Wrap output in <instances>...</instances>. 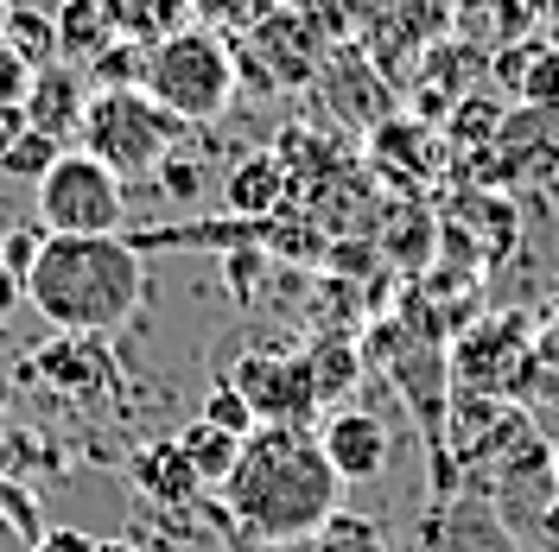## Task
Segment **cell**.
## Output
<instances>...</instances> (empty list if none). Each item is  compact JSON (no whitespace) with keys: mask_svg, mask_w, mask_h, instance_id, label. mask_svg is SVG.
Masks as SVG:
<instances>
[{"mask_svg":"<svg viewBox=\"0 0 559 552\" xmlns=\"http://www.w3.org/2000/svg\"><path fill=\"white\" fill-rule=\"evenodd\" d=\"M318 445L337 464L344 483H382L388 464H394V432H388V419L369 413V407H337V413L318 425Z\"/></svg>","mask_w":559,"mask_h":552,"instance_id":"cell-9","label":"cell"},{"mask_svg":"<svg viewBox=\"0 0 559 552\" xmlns=\"http://www.w3.org/2000/svg\"><path fill=\"white\" fill-rule=\"evenodd\" d=\"M198 13H210L216 26H236V33H254L267 13H280V0H198Z\"/></svg>","mask_w":559,"mask_h":552,"instance_id":"cell-22","label":"cell"},{"mask_svg":"<svg viewBox=\"0 0 559 552\" xmlns=\"http://www.w3.org/2000/svg\"><path fill=\"white\" fill-rule=\"evenodd\" d=\"M178 140H185V121L166 115L146 89H96L83 103V121H76V146L96 153L108 172H121L128 184H146L166 166V153Z\"/></svg>","mask_w":559,"mask_h":552,"instance_id":"cell-4","label":"cell"},{"mask_svg":"<svg viewBox=\"0 0 559 552\" xmlns=\"http://www.w3.org/2000/svg\"><path fill=\"white\" fill-rule=\"evenodd\" d=\"M204 515H210V527L223 533V552H312V540H254V533H242V527L223 515L216 502H210Z\"/></svg>","mask_w":559,"mask_h":552,"instance_id":"cell-21","label":"cell"},{"mask_svg":"<svg viewBox=\"0 0 559 552\" xmlns=\"http://www.w3.org/2000/svg\"><path fill=\"white\" fill-rule=\"evenodd\" d=\"M178 445L191 457V470L204 477V489H223V477L236 470V457H242V432H229V425H216V419H185L178 425Z\"/></svg>","mask_w":559,"mask_h":552,"instance_id":"cell-12","label":"cell"},{"mask_svg":"<svg viewBox=\"0 0 559 552\" xmlns=\"http://www.w3.org/2000/svg\"><path fill=\"white\" fill-rule=\"evenodd\" d=\"M540 13H547V20L559 26V0H540Z\"/></svg>","mask_w":559,"mask_h":552,"instance_id":"cell-28","label":"cell"},{"mask_svg":"<svg viewBox=\"0 0 559 552\" xmlns=\"http://www.w3.org/2000/svg\"><path fill=\"white\" fill-rule=\"evenodd\" d=\"M51 26H58V58H70V64H90L96 51H108V45L121 38L103 0H64Z\"/></svg>","mask_w":559,"mask_h":552,"instance_id":"cell-14","label":"cell"},{"mask_svg":"<svg viewBox=\"0 0 559 552\" xmlns=\"http://www.w3.org/2000/svg\"><path fill=\"white\" fill-rule=\"evenodd\" d=\"M223 204L236 209V216H267L274 204H286V166L267 159V153H248L242 166H229Z\"/></svg>","mask_w":559,"mask_h":552,"instance_id":"cell-13","label":"cell"},{"mask_svg":"<svg viewBox=\"0 0 559 552\" xmlns=\"http://www.w3.org/2000/svg\"><path fill=\"white\" fill-rule=\"evenodd\" d=\"M33 552H96V540H90L83 527H45L33 540Z\"/></svg>","mask_w":559,"mask_h":552,"instance_id":"cell-24","label":"cell"},{"mask_svg":"<svg viewBox=\"0 0 559 552\" xmlns=\"http://www.w3.org/2000/svg\"><path fill=\"white\" fill-rule=\"evenodd\" d=\"M540 375V349H534V331H527L522 311H496V317H477L452 349V381L471 387V394H496V400H515L527 381Z\"/></svg>","mask_w":559,"mask_h":552,"instance_id":"cell-6","label":"cell"},{"mask_svg":"<svg viewBox=\"0 0 559 552\" xmlns=\"http://www.w3.org/2000/svg\"><path fill=\"white\" fill-rule=\"evenodd\" d=\"M216 508L254 540H318V527L344 508V477L312 425L261 419L216 489Z\"/></svg>","mask_w":559,"mask_h":552,"instance_id":"cell-1","label":"cell"},{"mask_svg":"<svg viewBox=\"0 0 559 552\" xmlns=\"http://www.w3.org/2000/svg\"><path fill=\"white\" fill-rule=\"evenodd\" d=\"M140 89L153 103L178 115L185 128H204L216 121L229 96H236V58H229V38L210 33V26H178V33L153 38L146 45V76Z\"/></svg>","mask_w":559,"mask_h":552,"instance_id":"cell-3","label":"cell"},{"mask_svg":"<svg viewBox=\"0 0 559 552\" xmlns=\"http://www.w3.org/2000/svg\"><path fill=\"white\" fill-rule=\"evenodd\" d=\"M26 115H33V128H45L51 140L64 134V128H76V121H83L70 70H45V76H38V83H33V103H26Z\"/></svg>","mask_w":559,"mask_h":552,"instance_id":"cell-16","label":"cell"},{"mask_svg":"<svg viewBox=\"0 0 559 552\" xmlns=\"http://www.w3.org/2000/svg\"><path fill=\"white\" fill-rule=\"evenodd\" d=\"M26 305V279L13 274V267H7V261H0V331H7V324H13V311Z\"/></svg>","mask_w":559,"mask_h":552,"instance_id":"cell-25","label":"cell"},{"mask_svg":"<svg viewBox=\"0 0 559 552\" xmlns=\"http://www.w3.org/2000/svg\"><path fill=\"white\" fill-rule=\"evenodd\" d=\"M83 76L96 83V89H140V76H146V45L140 38H115L108 51H96Z\"/></svg>","mask_w":559,"mask_h":552,"instance_id":"cell-17","label":"cell"},{"mask_svg":"<svg viewBox=\"0 0 559 552\" xmlns=\"http://www.w3.org/2000/svg\"><path fill=\"white\" fill-rule=\"evenodd\" d=\"M236 387L248 394V407L261 419H280V425H306L318 413V375L312 356H280V349H261L236 369Z\"/></svg>","mask_w":559,"mask_h":552,"instance_id":"cell-8","label":"cell"},{"mask_svg":"<svg viewBox=\"0 0 559 552\" xmlns=\"http://www.w3.org/2000/svg\"><path fill=\"white\" fill-rule=\"evenodd\" d=\"M299 7H318V0H299Z\"/></svg>","mask_w":559,"mask_h":552,"instance_id":"cell-31","label":"cell"},{"mask_svg":"<svg viewBox=\"0 0 559 552\" xmlns=\"http://www.w3.org/2000/svg\"><path fill=\"white\" fill-rule=\"evenodd\" d=\"M33 375L51 387V394H64V400H90L96 387L115 381L108 369V349L103 337H76V331H58L45 349H33Z\"/></svg>","mask_w":559,"mask_h":552,"instance_id":"cell-10","label":"cell"},{"mask_svg":"<svg viewBox=\"0 0 559 552\" xmlns=\"http://www.w3.org/2000/svg\"><path fill=\"white\" fill-rule=\"evenodd\" d=\"M96 552H146L140 540H96Z\"/></svg>","mask_w":559,"mask_h":552,"instance_id":"cell-27","label":"cell"},{"mask_svg":"<svg viewBox=\"0 0 559 552\" xmlns=\"http://www.w3.org/2000/svg\"><path fill=\"white\" fill-rule=\"evenodd\" d=\"M204 419H216V425H229V432H242V439L254 432V425H261V413L248 407V394L236 387V381H216V387L204 394Z\"/></svg>","mask_w":559,"mask_h":552,"instance_id":"cell-20","label":"cell"},{"mask_svg":"<svg viewBox=\"0 0 559 552\" xmlns=\"http://www.w3.org/2000/svg\"><path fill=\"white\" fill-rule=\"evenodd\" d=\"M128 483H134L159 515H185V508L198 502L204 477L191 470V457H185L178 439H153V445H140L134 457H128Z\"/></svg>","mask_w":559,"mask_h":552,"instance_id":"cell-11","label":"cell"},{"mask_svg":"<svg viewBox=\"0 0 559 552\" xmlns=\"http://www.w3.org/2000/svg\"><path fill=\"white\" fill-rule=\"evenodd\" d=\"M153 184H159V191H166L173 204H185V209H191L198 197H204L210 172H204V159H198V153H185V146H173V153H166V166L153 172Z\"/></svg>","mask_w":559,"mask_h":552,"instance_id":"cell-19","label":"cell"},{"mask_svg":"<svg viewBox=\"0 0 559 552\" xmlns=\"http://www.w3.org/2000/svg\"><path fill=\"white\" fill-rule=\"evenodd\" d=\"M419 552H522V533L496 515V502L477 489H457L445 502H432L414 520Z\"/></svg>","mask_w":559,"mask_h":552,"instance_id":"cell-7","label":"cell"},{"mask_svg":"<svg viewBox=\"0 0 559 552\" xmlns=\"http://www.w3.org/2000/svg\"><path fill=\"white\" fill-rule=\"evenodd\" d=\"M38 223L51 236H121V223H128V178L108 172L96 153L70 146L38 178Z\"/></svg>","mask_w":559,"mask_h":552,"instance_id":"cell-5","label":"cell"},{"mask_svg":"<svg viewBox=\"0 0 559 552\" xmlns=\"http://www.w3.org/2000/svg\"><path fill=\"white\" fill-rule=\"evenodd\" d=\"M103 7H108V20H115V33L140 38V45L191 26V13H198V0H103Z\"/></svg>","mask_w":559,"mask_h":552,"instance_id":"cell-15","label":"cell"},{"mask_svg":"<svg viewBox=\"0 0 559 552\" xmlns=\"http://www.w3.org/2000/svg\"><path fill=\"white\" fill-rule=\"evenodd\" d=\"M312 552H394L388 547V533L376 527L369 515H356V508H337V515L318 527Z\"/></svg>","mask_w":559,"mask_h":552,"instance_id":"cell-18","label":"cell"},{"mask_svg":"<svg viewBox=\"0 0 559 552\" xmlns=\"http://www.w3.org/2000/svg\"><path fill=\"white\" fill-rule=\"evenodd\" d=\"M45 236H51V229H45V223H20V229H7V236H0V261H7V267H13V274L26 279L33 274V261H38V248H45Z\"/></svg>","mask_w":559,"mask_h":552,"instance_id":"cell-23","label":"cell"},{"mask_svg":"<svg viewBox=\"0 0 559 552\" xmlns=\"http://www.w3.org/2000/svg\"><path fill=\"white\" fill-rule=\"evenodd\" d=\"M140 299H146V248L128 236H45L26 274V305L51 331L76 337L121 331Z\"/></svg>","mask_w":559,"mask_h":552,"instance_id":"cell-2","label":"cell"},{"mask_svg":"<svg viewBox=\"0 0 559 552\" xmlns=\"http://www.w3.org/2000/svg\"><path fill=\"white\" fill-rule=\"evenodd\" d=\"M554 489H559V439H554Z\"/></svg>","mask_w":559,"mask_h":552,"instance_id":"cell-29","label":"cell"},{"mask_svg":"<svg viewBox=\"0 0 559 552\" xmlns=\"http://www.w3.org/2000/svg\"><path fill=\"white\" fill-rule=\"evenodd\" d=\"M13 413V375H7V362H0V419Z\"/></svg>","mask_w":559,"mask_h":552,"instance_id":"cell-26","label":"cell"},{"mask_svg":"<svg viewBox=\"0 0 559 552\" xmlns=\"http://www.w3.org/2000/svg\"><path fill=\"white\" fill-rule=\"evenodd\" d=\"M554 337H559V292H554Z\"/></svg>","mask_w":559,"mask_h":552,"instance_id":"cell-30","label":"cell"}]
</instances>
